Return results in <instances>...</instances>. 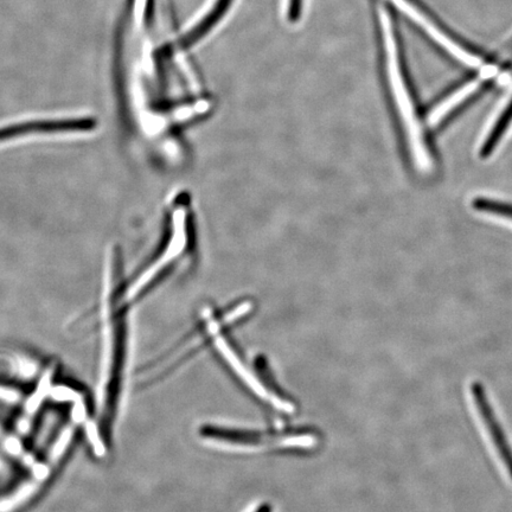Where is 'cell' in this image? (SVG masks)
Wrapping results in <instances>:
<instances>
[{"mask_svg":"<svg viewBox=\"0 0 512 512\" xmlns=\"http://www.w3.org/2000/svg\"><path fill=\"white\" fill-rule=\"evenodd\" d=\"M99 120L87 112H55L17 115L0 123V147L93 136Z\"/></svg>","mask_w":512,"mask_h":512,"instance_id":"3","label":"cell"},{"mask_svg":"<svg viewBox=\"0 0 512 512\" xmlns=\"http://www.w3.org/2000/svg\"><path fill=\"white\" fill-rule=\"evenodd\" d=\"M203 443L234 452L312 451L320 444L312 428L275 427L266 430L207 425L198 430Z\"/></svg>","mask_w":512,"mask_h":512,"instance_id":"2","label":"cell"},{"mask_svg":"<svg viewBox=\"0 0 512 512\" xmlns=\"http://www.w3.org/2000/svg\"><path fill=\"white\" fill-rule=\"evenodd\" d=\"M383 27L384 32H386L390 82H392L393 92L395 95L396 102H398L402 119L403 121H405L409 140H411L413 155L415 156L416 159L421 160L422 157H424V151H422L418 125H416L415 123L413 104L411 99H409L405 83H403L402 80L398 59H396V51L394 48L392 31L389 30L390 23L386 16L383 17Z\"/></svg>","mask_w":512,"mask_h":512,"instance_id":"4","label":"cell"},{"mask_svg":"<svg viewBox=\"0 0 512 512\" xmlns=\"http://www.w3.org/2000/svg\"><path fill=\"white\" fill-rule=\"evenodd\" d=\"M21 398V394L17 392V390L0 386V401L14 403L17 402Z\"/></svg>","mask_w":512,"mask_h":512,"instance_id":"8","label":"cell"},{"mask_svg":"<svg viewBox=\"0 0 512 512\" xmlns=\"http://www.w3.org/2000/svg\"><path fill=\"white\" fill-rule=\"evenodd\" d=\"M184 200L178 194L166 202L156 247L132 277L126 279L125 298L131 305L149 296L182 264L190 242L189 208Z\"/></svg>","mask_w":512,"mask_h":512,"instance_id":"1","label":"cell"},{"mask_svg":"<svg viewBox=\"0 0 512 512\" xmlns=\"http://www.w3.org/2000/svg\"><path fill=\"white\" fill-rule=\"evenodd\" d=\"M470 393L473 403L476 405L479 418L482 420L486 433H488L491 443L495 447L498 458L501 459L505 470H507L512 480V446L495 409L491 406L484 384L479 381H473L470 384Z\"/></svg>","mask_w":512,"mask_h":512,"instance_id":"5","label":"cell"},{"mask_svg":"<svg viewBox=\"0 0 512 512\" xmlns=\"http://www.w3.org/2000/svg\"><path fill=\"white\" fill-rule=\"evenodd\" d=\"M511 124L512 100L509 102L508 106L505 107V110L502 112V114L499 115L495 126L492 127L488 138L485 139L482 149L479 151L480 158H488L492 155V153H494L498 144L501 143L502 138L505 136V134H507Z\"/></svg>","mask_w":512,"mask_h":512,"instance_id":"6","label":"cell"},{"mask_svg":"<svg viewBox=\"0 0 512 512\" xmlns=\"http://www.w3.org/2000/svg\"><path fill=\"white\" fill-rule=\"evenodd\" d=\"M472 208L479 213L505 217L512 221V204L491 200V198L477 197L472 201Z\"/></svg>","mask_w":512,"mask_h":512,"instance_id":"7","label":"cell"}]
</instances>
